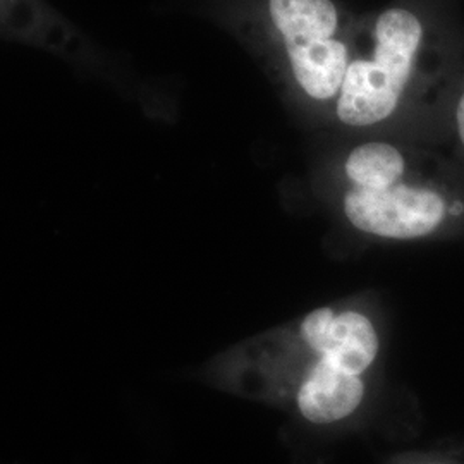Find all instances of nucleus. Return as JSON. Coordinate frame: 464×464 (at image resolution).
I'll use <instances>...</instances> for the list:
<instances>
[{"mask_svg":"<svg viewBox=\"0 0 464 464\" xmlns=\"http://www.w3.org/2000/svg\"><path fill=\"white\" fill-rule=\"evenodd\" d=\"M421 38V23L406 9H389L379 17L373 59L353 61L339 93L337 116L344 124L370 126L396 111Z\"/></svg>","mask_w":464,"mask_h":464,"instance_id":"1","label":"nucleus"},{"mask_svg":"<svg viewBox=\"0 0 464 464\" xmlns=\"http://www.w3.org/2000/svg\"><path fill=\"white\" fill-rule=\"evenodd\" d=\"M349 222L360 231L394 239H415L433 231L446 212L430 189L394 184L385 189H351L344 199Z\"/></svg>","mask_w":464,"mask_h":464,"instance_id":"2","label":"nucleus"},{"mask_svg":"<svg viewBox=\"0 0 464 464\" xmlns=\"http://www.w3.org/2000/svg\"><path fill=\"white\" fill-rule=\"evenodd\" d=\"M303 339L329 362L353 375H360L377 356L379 339L366 316L346 312L334 315L320 308L301 324Z\"/></svg>","mask_w":464,"mask_h":464,"instance_id":"3","label":"nucleus"},{"mask_svg":"<svg viewBox=\"0 0 464 464\" xmlns=\"http://www.w3.org/2000/svg\"><path fill=\"white\" fill-rule=\"evenodd\" d=\"M284 45L293 76L308 97L327 100L341 93L351 64L344 44L327 38Z\"/></svg>","mask_w":464,"mask_h":464,"instance_id":"4","label":"nucleus"},{"mask_svg":"<svg viewBox=\"0 0 464 464\" xmlns=\"http://www.w3.org/2000/svg\"><path fill=\"white\" fill-rule=\"evenodd\" d=\"M365 394L363 382L322 360L299 391L301 413L314 423H332L351 415Z\"/></svg>","mask_w":464,"mask_h":464,"instance_id":"5","label":"nucleus"},{"mask_svg":"<svg viewBox=\"0 0 464 464\" xmlns=\"http://www.w3.org/2000/svg\"><path fill=\"white\" fill-rule=\"evenodd\" d=\"M268 14L284 44L334 38L339 26L332 0H268Z\"/></svg>","mask_w":464,"mask_h":464,"instance_id":"6","label":"nucleus"},{"mask_svg":"<svg viewBox=\"0 0 464 464\" xmlns=\"http://www.w3.org/2000/svg\"><path fill=\"white\" fill-rule=\"evenodd\" d=\"M404 172V159L385 143H366L353 150L346 160V174L356 188L385 189L398 184Z\"/></svg>","mask_w":464,"mask_h":464,"instance_id":"7","label":"nucleus"},{"mask_svg":"<svg viewBox=\"0 0 464 464\" xmlns=\"http://www.w3.org/2000/svg\"><path fill=\"white\" fill-rule=\"evenodd\" d=\"M456 119H458V131H459V136H461V140H463L464 143V95L461 97V100H459Z\"/></svg>","mask_w":464,"mask_h":464,"instance_id":"8","label":"nucleus"},{"mask_svg":"<svg viewBox=\"0 0 464 464\" xmlns=\"http://www.w3.org/2000/svg\"><path fill=\"white\" fill-rule=\"evenodd\" d=\"M450 212H452V214H459V212H461V205H459V203H456V205H454V208H452Z\"/></svg>","mask_w":464,"mask_h":464,"instance_id":"9","label":"nucleus"}]
</instances>
